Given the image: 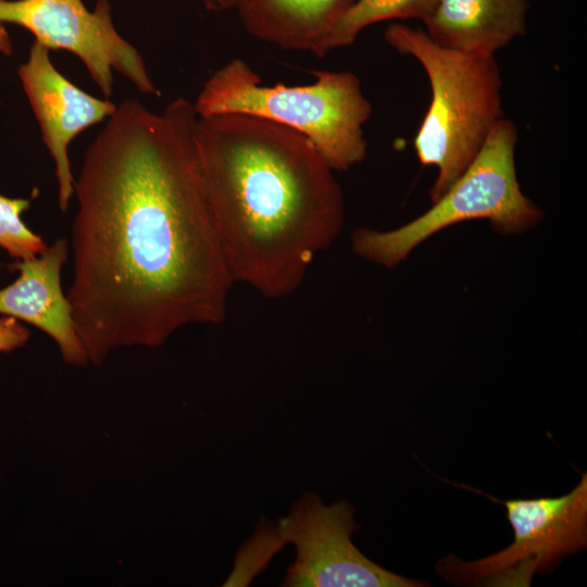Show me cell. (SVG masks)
Returning a JSON list of instances; mask_svg holds the SVG:
<instances>
[{
    "instance_id": "obj_1",
    "label": "cell",
    "mask_w": 587,
    "mask_h": 587,
    "mask_svg": "<svg viewBox=\"0 0 587 587\" xmlns=\"http://www.w3.org/2000/svg\"><path fill=\"white\" fill-rule=\"evenodd\" d=\"M197 118L183 97L162 113L125 99L85 151L66 298L95 365L226 317L234 279L207 201Z\"/></svg>"
},
{
    "instance_id": "obj_2",
    "label": "cell",
    "mask_w": 587,
    "mask_h": 587,
    "mask_svg": "<svg viewBox=\"0 0 587 587\" xmlns=\"http://www.w3.org/2000/svg\"><path fill=\"white\" fill-rule=\"evenodd\" d=\"M195 139L234 283L270 299L294 294L342 230L335 171L304 136L253 115L198 116Z\"/></svg>"
},
{
    "instance_id": "obj_3",
    "label": "cell",
    "mask_w": 587,
    "mask_h": 587,
    "mask_svg": "<svg viewBox=\"0 0 587 587\" xmlns=\"http://www.w3.org/2000/svg\"><path fill=\"white\" fill-rule=\"evenodd\" d=\"M384 38L399 53L417 60L429 79L430 103L413 143L420 162L437 168L429 190L435 202L504 117L500 70L495 55L445 48L421 27L391 23Z\"/></svg>"
},
{
    "instance_id": "obj_4",
    "label": "cell",
    "mask_w": 587,
    "mask_h": 587,
    "mask_svg": "<svg viewBox=\"0 0 587 587\" xmlns=\"http://www.w3.org/2000/svg\"><path fill=\"white\" fill-rule=\"evenodd\" d=\"M314 83L262 86L241 59H233L203 84L193 102L198 116L247 114L286 126L309 139L334 171L366 157L363 125L372 114L360 78L349 71H314Z\"/></svg>"
},
{
    "instance_id": "obj_5",
    "label": "cell",
    "mask_w": 587,
    "mask_h": 587,
    "mask_svg": "<svg viewBox=\"0 0 587 587\" xmlns=\"http://www.w3.org/2000/svg\"><path fill=\"white\" fill-rule=\"evenodd\" d=\"M516 139L514 123L501 118L473 162L429 210L392 230H354L353 252L392 268L424 240L461 222L488 220L495 232L504 235L534 227L542 211L521 190L514 160Z\"/></svg>"
},
{
    "instance_id": "obj_6",
    "label": "cell",
    "mask_w": 587,
    "mask_h": 587,
    "mask_svg": "<svg viewBox=\"0 0 587 587\" xmlns=\"http://www.w3.org/2000/svg\"><path fill=\"white\" fill-rule=\"evenodd\" d=\"M513 528V542L475 561L454 555L441 559L436 571L460 585L528 586L536 573L547 572L567 554L587 545V474L558 498L500 501Z\"/></svg>"
},
{
    "instance_id": "obj_7",
    "label": "cell",
    "mask_w": 587,
    "mask_h": 587,
    "mask_svg": "<svg viewBox=\"0 0 587 587\" xmlns=\"http://www.w3.org/2000/svg\"><path fill=\"white\" fill-rule=\"evenodd\" d=\"M359 528L354 507L347 500L326 505L313 492L295 501L275 529L282 542L296 549L285 587H419L423 582L389 572L363 555L352 544Z\"/></svg>"
},
{
    "instance_id": "obj_8",
    "label": "cell",
    "mask_w": 587,
    "mask_h": 587,
    "mask_svg": "<svg viewBox=\"0 0 587 587\" xmlns=\"http://www.w3.org/2000/svg\"><path fill=\"white\" fill-rule=\"evenodd\" d=\"M11 23L30 32L35 41L74 53L109 98L113 71L141 93L158 95L139 51L115 28L109 0L88 10L83 0H0V24Z\"/></svg>"
},
{
    "instance_id": "obj_9",
    "label": "cell",
    "mask_w": 587,
    "mask_h": 587,
    "mask_svg": "<svg viewBox=\"0 0 587 587\" xmlns=\"http://www.w3.org/2000/svg\"><path fill=\"white\" fill-rule=\"evenodd\" d=\"M49 51L34 41L17 74L53 159L59 208L66 212L75 187L68 146L83 130L112 115L116 105L109 99L88 95L64 77L53 65Z\"/></svg>"
},
{
    "instance_id": "obj_10",
    "label": "cell",
    "mask_w": 587,
    "mask_h": 587,
    "mask_svg": "<svg viewBox=\"0 0 587 587\" xmlns=\"http://www.w3.org/2000/svg\"><path fill=\"white\" fill-rule=\"evenodd\" d=\"M67 255L68 242L60 238L38 255L16 261L12 267L18 271V277L0 289V314L42 330L55 341L65 363L84 366L87 352L61 286V270Z\"/></svg>"
},
{
    "instance_id": "obj_11",
    "label": "cell",
    "mask_w": 587,
    "mask_h": 587,
    "mask_svg": "<svg viewBox=\"0 0 587 587\" xmlns=\"http://www.w3.org/2000/svg\"><path fill=\"white\" fill-rule=\"evenodd\" d=\"M355 0H234L245 30L284 50L322 58L337 24Z\"/></svg>"
},
{
    "instance_id": "obj_12",
    "label": "cell",
    "mask_w": 587,
    "mask_h": 587,
    "mask_svg": "<svg viewBox=\"0 0 587 587\" xmlns=\"http://www.w3.org/2000/svg\"><path fill=\"white\" fill-rule=\"evenodd\" d=\"M529 0H438L425 32L438 45L491 54L527 30Z\"/></svg>"
},
{
    "instance_id": "obj_13",
    "label": "cell",
    "mask_w": 587,
    "mask_h": 587,
    "mask_svg": "<svg viewBox=\"0 0 587 587\" xmlns=\"http://www.w3.org/2000/svg\"><path fill=\"white\" fill-rule=\"evenodd\" d=\"M438 0H355L345 13L328 42V50L351 46L370 25L395 20L415 18L423 23Z\"/></svg>"
},
{
    "instance_id": "obj_14",
    "label": "cell",
    "mask_w": 587,
    "mask_h": 587,
    "mask_svg": "<svg viewBox=\"0 0 587 587\" xmlns=\"http://www.w3.org/2000/svg\"><path fill=\"white\" fill-rule=\"evenodd\" d=\"M29 204L27 199L0 195V247L16 261L32 259L47 248L42 237L32 232L22 220Z\"/></svg>"
},
{
    "instance_id": "obj_15",
    "label": "cell",
    "mask_w": 587,
    "mask_h": 587,
    "mask_svg": "<svg viewBox=\"0 0 587 587\" xmlns=\"http://www.w3.org/2000/svg\"><path fill=\"white\" fill-rule=\"evenodd\" d=\"M29 338V330L11 316L0 317V352H10L23 347Z\"/></svg>"
},
{
    "instance_id": "obj_16",
    "label": "cell",
    "mask_w": 587,
    "mask_h": 587,
    "mask_svg": "<svg viewBox=\"0 0 587 587\" xmlns=\"http://www.w3.org/2000/svg\"><path fill=\"white\" fill-rule=\"evenodd\" d=\"M209 11H223L233 9L234 0H201Z\"/></svg>"
},
{
    "instance_id": "obj_17",
    "label": "cell",
    "mask_w": 587,
    "mask_h": 587,
    "mask_svg": "<svg viewBox=\"0 0 587 587\" xmlns=\"http://www.w3.org/2000/svg\"><path fill=\"white\" fill-rule=\"evenodd\" d=\"M13 51L10 35L5 30L3 24H0V53L10 55Z\"/></svg>"
}]
</instances>
